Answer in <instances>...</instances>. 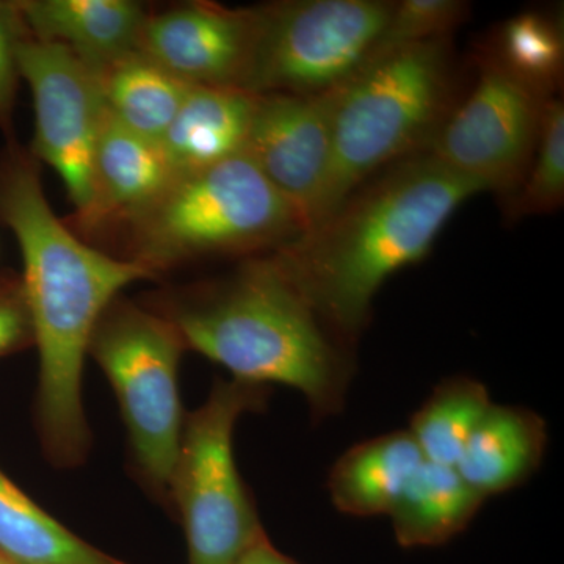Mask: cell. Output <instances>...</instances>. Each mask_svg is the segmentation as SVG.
Wrapping results in <instances>:
<instances>
[{"mask_svg": "<svg viewBox=\"0 0 564 564\" xmlns=\"http://www.w3.org/2000/svg\"><path fill=\"white\" fill-rule=\"evenodd\" d=\"M96 76L104 111L111 120L159 143L191 88L140 52L115 62Z\"/></svg>", "mask_w": 564, "mask_h": 564, "instance_id": "d6986e66", "label": "cell"}, {"mask_svg": "<svg viewBox=\"0 0 564 564\" xmlns=\"http://www.w3.org/2000/svg\"><path fill=\"white\" fill-rule=\"evenodd\" d=\"M547 425L534 411L491 404L478 423L455 469L484 499L511 491L543 463Z\"/></svg>", "mask_w": 564, "mask_h": 564, "instance_id": "9a60e30c", "label": "cell"}, {"mask_svg": "<svg viewBox=\"0 0 564 564\" xmlns=\"http://www.w3.org/2000/svg\"><path fill=\"white\" fill-rule=\"evenodd\" d=\"M494 58L519 79L551 95L562 79V29L544 14H519L505 24Z\"/></svg>", "mask_w": 564, "mask_h": 564, "instance_id": "7402d4cb", "label": "cell"}, {"mask_svg": "<svg viewBox=\"0 0 564 564\" xmlns=\"http://www.w3.org/2000/svg\"><path fill=\"white\" fill-rule=\"evenodd\" d=\"M0 556L11 564H126L62 525L2 470Z\"/></svg>", "mask_w": 564, "mask_h": 564, "instance_id": "ffe728a7", "label": "cell"}, {"mask_svg": "<svg viewBox=\"0 0 564 564\" xmlns=\"http://www.w3.org/2000/svg\"><path fill=\"white\" fill-rule=\"evenodd\" d=\"M258 96L225 87H191L161 141L177 174L245 152Z\"/></svg>", "mask_w": 564, "mask_h": 564, "instance_id": "2e32d148", "label": "cell"}, {"mask_svg": "<svg viewBox=\"0 0 564 564\" xmlns=\"http://www.w3.org/2000/svg\"><path fill=\"white\" fill-rule=\"evenodd\" d=\"M469 6L459 0H402L391 17L372 58L383 52L422 41L445 39L466 18Z\"/></svg>", "mask_w": 564, "mask_h": 564, "instance_id": "cb8c5ba5", "label": "cell"}, {"mask_svg": "<svg viewBox=\"0 0 564 564\" xmlns=\"http://www.w3.org/2000/svg\"><path fill=\"white\" fill-rule=\"evenodd\" d=\"M423 463L408 430L364 441L334 464L328 478L332 502L340 513L359 518L389 514Z\"/></svg>", "mask_w": 564, "mask_h": 564, "instance_id": "e0dca14e", "label": "cell"}, {"mask_svg": "<svg viewBox=\"0 0 564 564\" xmlns=\"http://www.w3.org/2000/svg\"><path fill=\"white\" fill-rule=\"evenodd\" d=\"M25 25L14 2H0V129L13 141V113L18 85V46Z\"/></svg>", "mask_w": 564, "mask_h": 564, "instance_id": "d4e9b609", "label": "cell"}, {"mask_svg": "<svg viewBox=\"0 0 564 564\" xmlns=\"http://www.w3.org/2000/svg\"><path fill=\"white\" fill-rule=\"evenodd\" d=\"M481 192L430 152L414 154L272 256L326 328L356 340L386 281L421 262L452 215Z\"/></svg>", "mask_w": 564, "mask_h": 564, "instance_id": "7a4b0ae2", "label": "cell"}, {"mask_svg": "<svg viewBox=\"0 0 564 564\" xmlns=\"http://www.w3.org/2000/svg\"><path fill=\"white\" fill-rule=\"evenodd\" d=\"M0 564H11V563L7 562V560L3 558V556H0Z\"/></svg>", "mask_w": 564, "mask_h": 564, "instance_id": "83f0119b", "label": "cell"}, {"mask_svg": "<svg viewBox=\"0 0 564 564\" xmlns=\"http://www.w3.org/2000/svg\"><path fill=\"white\" fill-rule=\"evenodd\" d=\"M0 223L20 245L21 284L40 359L39 423L57 466H77L90 448L82 377L99 318L132 282L140 263L82 242L52 212L39 161L11 141L0 152Z\"/></svg>", "mask_w": 564, "mask_h": 564, "instance_id": "6da1fadb", "label": "cell"}, {"mask_svg": "<svg viewBox=\"0 0 564 564\" xmlns=\"http://www.w3.org/2000/svg\"><path fill=\"white\" fill-rule=\"evenodd\" d=\"M245 154L310 231L325 217L332 185V93L259 95Z\"/></svg>", "mask_w": 564, "mask_h": 564, "instance_id": "8fae6325", "label": "cell"}, {"mask_svg": "<svg viewBox=\"0 0 564 564\" xmlns=\"http://www.w3.org/2000/svg\"><path fill=\"white\" fill-rule=\"evenodd\" d=\"M267 395L265 386L220 380L203 406L185 417L169 489L184 527L188 564H239L267 540L234 456L237 422L262 410Z\"/></svg>", "mask_w": 564, "mask_h": 564, "instance_id": "8992f818", "label": "cell"}, {"mask_svg": "<svg viewBox=\"0 0 564 564\" xmlns=\"http://www.w3.org/2000/svg\"><path fill=\"white\" fill-rule=\"evenodd\" d=\"M177 176L159 141L122 128L104 111L93 155L95 203L85 229L128 223L158 202Z\"/></svg>", "mask_w": 564, "mask_h": 564, "instance_id": "5bb4252c", "label": "cell"}, {"mask_svg": "<svg viewBox=\"0 0 564 564\" xmlns=\"http://www.w3.org/2000/svg\"><path fill=\"white\" fill-rule=\"evenodd\" d=\"M239 564H300L296 563L295 560L289 558L288 555L282 554V552L278 551L276 547L272 543H270L269 538L263 540L262 543L256 545L251 552H248V555L245 556L242 562Z\"/></svg>", "mask_w": 564, "mask_h": 564, "instance_id": "4316f807", "label": "cell"}, {"mask_svg": "<svg viewBox=\"0 0 564 564\" xmlns=\"http://www.w3.org/2000/svg\"><path fill=\"white\" fill-rule=\"evenodd\" d=\"M549 98L486 57L469 98L445 118L426 152L485 192L516 195L532 163Z\"/></svg>", "mask_w": 564, "mask_h": 564, "instance_id": "9c48e42d", "label": "cell"}, {"mask_svg": "<svg viewBox=\"0 0 564 564\" xmlns=\"http://www.w3.org/2000/svg\"><path fill=\"white\" fill-rule=\"evenodd\" d=\"M564 199V107L556 98L545 102L540 137L532 163L516 193L514 215L549 214L562 207Z\"/></svg>", "mask_w": 564, "mask_h": 564, "instance_id": "603a6c76", "label": "cell"}, {"mask_svg": "<svg viewBox=\"0 0 564 564\" xmlns=\"http://www.w3.org/2000/svg\"><path fill=\"white\" fill-rule=\"evenodd\" d=\"M256 36V7L188 2L148 14L139 52L191 87L245 90Z\"/></svg>", "mask_w": 564, "mask_h": 564, "instance_id": "7c38bea8", "label": "cell"}, {"mask_svg": "<svg viewBox=\"0 0 564 564\" xmlns=\"http://www.w3.org/2000/svg\"><path fill=\"white\" fill-rule=\"evenodd\" d=\"M25 29L35 39L73 52L96 74L139 52L148 11L132 0H20Z\"/></svg>", "mask_w": 564, "mask_h": 564, "instance_id": "4fadbf2b", "label": "cell"}, {"mask_svg": "<svg viewBox=\"0 0 564 564\" xmlns=\"http://www.w3.org/2000/svg\"><path fill=\"white\" fill-rule=\"evenodd\" d=\"M126 225L129 261L152 276L206 256L274 251L304 232L299 212L245 152L177 174Z\"/></svg>", "mask_w": 564, "mask_h": 564, "instance_id": "277c9868", "label": "cell"}, {"mask_svg": "<svg viewBox=\"0 0 564 564\" xmlns=\"http://www.w3.org/2000/svg\"><path fill=\"white\" fill-rule=\"evenodd\" d=\"M18 68L35 109L32 155L58 173L82 225L95 203L93 155L104 118L98 76L73 52L35 39L28 29L18 46Z\"/></svg>", "mask_w": 564, "mask_h": 564, "instance_id": "30bf717a", "label": "cell"}, {"mask_svg": "<svg viewBox=\"0 0 564 564\" xmlns=\"http://www.w3.org/2000/svg\"><path fill=\"white\" fill-rule=\"evenodd\" d=\"M165 315L185 350L225 367L232 380L295 389L317 419L343 410L351 364L272 254L248 259Z\"/></svg>", "mask_w": 564, "mask_h": 564, "instance_id": "3957f363", "label": "cell"}, {"mask_svg": "<svg viewBox=\"0 0 564 564\" xmlns=\"http://www.w3.org/2000/svg\"><path fill=\"white\" fill-rule=\"evenodd\" d=\"M448 62L445 39L408 44L370 58L332 91L333 176L323 220L378 170L429 148L445 120Z\"/></svg>", "mask_w": 564, "mask_h": 564, "instance_id": "5b68a950", "label": "cell"}, {"mask_svg": "<svg viewBox=\"0 0 564 564\" xmlns=\"http://www.w3.org/2000/svg\"><path fill=\"white\" fill-rule=\"evenodd\" d=\"M28 345H33V334L21 280L0 276V356Z\"/></svg>", "mask_w": 564, "mask_h": 564, "instance_id": "484cf974", "label": "cell"}, {"mask_svg": "<svg viewBox=\"0 0 564 564\" xmlns=\"http://www.w3.org/2000/svg\"><path fill=\"white\" fill-rule=\"evenodd\" d=\"M393 2L289 0L258 9V36L245 91L322 96L372 58Z\"/></svg>", "mask_w": 564, "mask_h": 564, "instance_id": "ba28073f", "label": "cell"}, {"mask_svg": "<svg viewBox=\"0 0 564 564\" xmlns=\"http://www.w3.org/2000/svg\"><path fill=\"white\" fill-rule=\"evenodd\" d=\"M485 500L455 467L425 462L388 516L402 547H437L464 532Z\"/></svg>", "mask_w": 564, "mask_h": 564, "instance_id": "ac0fdd59", "label": "cell"}, {"mask_svg": "<svg viewBox=\"0 0 564 564\" xmlns=\"http://www.w3.org/2000/svg\"><path fill=\"white\" fill-rule=\"evenodd\" d=\"M491 404L488 389L480 381L447 378L419 408L408 432L425 462L455 467Z\"/></svg>", "mask_w": 564, "mask_h": 564, "instance_id": "44dd1931", "label": "cell"}, {"mask_svg": "<svg viewBox=\"0 0 564 564\" xmlns=\"http://www.w3.org/2000/svg\"><path fill=\"white\" fill-rule=\"evenodd\" d=\"M184 350L180 332L165 314L120 299L99 318L88 348L117 395L137 466L159 489H169L184 429Z\"/></svg>", "mask_w": 564, "mask_h": 564, "instance_id": "52a82bcc", "label": "cell"}]
</instances>
